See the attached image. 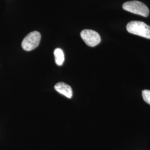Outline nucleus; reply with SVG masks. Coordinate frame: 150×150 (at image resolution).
<instances>
[{"label": "nucleus", "mask_w": 150, "mask_h": 150, "mask_svg": "<svg viewBox=\"0 0 150 150\" xmlns=\"http://www.w3.org/2000/svg\"><path fill=\"white\" fill-rule=\"evenodd\" d=\"M142 97L145 102L150 105V90H145L142 91Z\"/></svg>", "instance_id": "0eeeda50"}, {"label": "nucleus", "mask_w": 150, "mask_h": 150, "mask_svg": "<svg viewBox=\"0 0 150 150\" xmlns=\"http://www.w3.org/2000/svg\"><path fill=\"white\" fill-rule=\"evenodd\" d=\"M41 34L38 31H33L28 34L23 40L22 47L27 51H32L39 45L41 40Z\"/></svg>", "instance_id": "7ed1b4c3"}, {"label": "nucleus", "mask_w": 150, "mask_h": 150, "mask_svg": "<svg viewBox=\"0 0 150 150\" xmlns=\"http://www.w3.org/2000/svg\"><path fill=\"white\" fill-rule=\"evenodd\" d=\"M81 37L87 45L95 47L100 43L101 39L98 32L91 30H84L81 32Z\"/></svg>", "instance_id": "20e7f679"}, {"label": "nucleus", "mask_w": 150, "mask_h": 150, "mask_svg": "<svg viewBox=\"0 0 150 150\" xmlns=\"http://www.w3.org/2000/svg\"><path fill=\"white\" fill-rule=\"evenodd\" d=\"M54 56L56 64L58 66H61L64 61V53L61 48H56L54 51Z\"/></svg>", "instance_id": "423d86ee"}, {"label": "nucleus", "mask_w": 150, "mask_h": 150, "mask_svg": "<svg viewBox=\"0 0 150 150\" xmlns=\"http://www.w3.org/2000/svg\"><path fill=\"white\" fill-rule=\"evenodd\" d=\"M123 10L131 13L144 17L149 15L150 11L147 6L139 1H131L124 3L122 5Z\"/></svg>", "instance_id": "f03ea898"}, {"label": "nucleus", "mask_w": 150, "mask_h": 150, "mask_svg": "<svg viewBox=\"0 0 150 150\" xmlns=\"http://www.w3.org/2000/svg\"><path fill=\"white\" fill-rule=\"evenodd\" d=\"M54 88L59 93L64 95L69 98H71L72 96L73 92L71 87L65 83L59 82L56 83L54 86Z\"/></svg>", "instance_id": "39448f33"}, {"label": "nucleus", "mask_w": 150, "mask_h": 150, "mask_svg": "<svg viewBox=\"0 0 150 150\" xmlns=\"http://www.w3.org/2000/svg\"><path fill=\"white\" fill-rule=\"evenodd\" d=\"M126 29L130 33L150 39V26L144 22H129L127 25Z\"/></svg>", "instance_id": "f257e3e1"}]
</instances>
